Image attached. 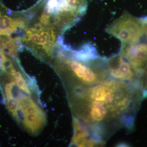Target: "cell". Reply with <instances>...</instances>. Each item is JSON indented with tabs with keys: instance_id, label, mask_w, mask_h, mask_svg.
<instances>
[{
	"instance_id": "277c9868",
	"label": "cell",
	"mask_w": 147,
	"mask_h": 147,
	"mask_svg": "<svg viewBox=\"0 0 147 147\" xmlns=\"http://www.w3.org/2000/svg\"><path fill=\"white\" fill-rule=\"evenodd\" d=\"M120 54L137 73L139 84L147 66V43L138 42L128 44H122Z\"/></svg>"
},
{
	"instance_id": "5b68a950",
	"label": "cell",
	"mask_w": 147,
	"mask_h": 147,
	"mask_svg": "<svg viewBox=\"0 0 147 147\" xmlns=\"http://www.w3.org/2000/svg\"><path fill=\"white\" fill-rule=\"evenodd\" d=\"M106 63L110 77L119 81L137 84L140 86L137 73L120 53L106 59Z\"/></svg>"
},
{
	"instance_id": "6da1fadb",
	"label": "cell",
	"mask_w": 147,
	"mask_h": 147,
	"mask_svg": "<svg viewBox=\"0 0 147 147\" xmlns=\"http://www.w3.org/2000/svg\"><path fill=\"white\" fill-rule=\"evenodd\" d=\"M81 101L80 117L92 134L105 139L122 126L133 128L135 114L144 97L136 85L108 76L74 90Z\"/></svg>"
},
{
	"instance_id": "ba28073f",
	"label": "cell",
	"mask_w": 147,
	"mask_h": 147,
	"mask_svg": "<svg viewBox=\"0 0 147 147\" xmlns=\"http://www.w3.org/2000/svg\"><path fill=\"white\" fill-rule=\"evenodd\" d=\"M16 85L15 82H10L7 84L5 88V94L9 110L17 121H20L18 102L13 94V90Z\"/></svg>"
},
{
	"instance_id": "8fae6325",
	"label": "cell",
	"mask_w": 147,
	"mask_h": 147,
	"mask_svg": "<svg viewBox=\"0 0 147 147\" xmlns=\"http://www.w3.org/2000/svg\"><path fill=\"white\" fill-rule=\"evenodd\" d=\"M140 85L143 90L147 92V66L143 78L141 80Z\"/></svg>"
},
{
	"instance_id": "52a82bcc",
	"label": "cell",
	"mask_w": 147,
	"mask_h": 147,
	"mask_svg": "<svg viewBox=\"0 0 147 147\" xmlns=\"http://www.w3.org/2000/svg\"><path fill=\"white\" fill-rule=\"evenodd\" d=\"M69 55L76 60L87 63L95 59L100 56L94 45L92 43H86L77 50H71Z\"/></svg>"
},
{
	"instance_id": "3957f363",
	"label": "cell",
	"mask_w": 147,
	"mask_h": 147,
	"mask_svg": "<svg viewBox=\"0 0 147 147\" xmlns=\"http://www.w3.org/2000/svg\"><path fill=\"white\" fill-rule=\"evenodd\" d=\"M15 97L22 114L24 126L30 132H38L45 125V113L29 96L19 92Z\"/></svg>"
},
{
	"instance_id": "7a4b0ae2",
	"label": "cell",
	"mask_w": 147,
	"mask_h": 147,
	"mask_svg": "<svg viewBox=\"0 0 147 147\" xmlns=\"http://www.w3.org/2000/svg\"><path fill=\"white\" fill-rule=\"evenodd\" d=\"M105 30L109 34L121 40L122 44L138 42L144 36L139 18L126 12L108 25Z\"/></svg>"
},
{
	"instance_id": "8992f818",
	"label": "cell",
	"mask_w": 147,
	"mask_h": 147,
	"mask_svg": "<svg viewBox=\"0 0 147 147\" xmlns=\"http://www.w3.org/2000/svg\"><path fill=\"white\" fill-rule=\"evenodd\" d=\"M55 33L53 29L46 30L40 24L36 25L27 32L26 41L32 44L42 47L49 54L55 41Z\"/></svg>"
},
{
	"instance_id": "9c48e42d",
	"label": "cell",
	"mask_w": 147,
	"mask_h": 147,
	"mask_svg": "<svg viewBox=\"0 0 147 147\" xmlns=\"http://www.w3.org/2000/svg\"><path fill=\"white\" fill-rule=\"evenodd\" d=\"M10 74L14 79L16 85L19 89L23 91L27 94H31V91L29 88L28 85L20 72L16 71L14 69L11 72Z\"/></svg>"
},
{
	"instance_id": "30bf717a",
	"label": "cell",
	"mask_w": 147,
	"mask_h": 147,
	"mask_svg": "<svg viewBox=\"0 0 147 147\" xmlns=\"http://www.w3.org/2000/svg\"><path fill=\"white\" fill-rule=\"evenodd\" d=\"M139 18L142 24L144 36H146L147 39V16H144Z\"/></svg>"
}]
</instances>
